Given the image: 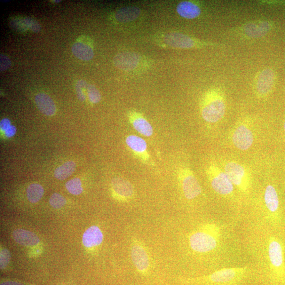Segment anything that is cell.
I'll return each mask as SVG.
<instances>
[{
	"label": "cell",
	"instance_id": "5bb4252c",
	"mask_svg": "<svg viewBox=\"0 0 285 285\" xmlns=\"http://www.w3.org/2000/svg\"><path fill=\"white\" fill-rule=\"evenodd\" d=\"M129 120L133 128L138 133L146 137H151L153 129L146 119L141 114L133 112L129 115Z\"/></svg>",
	"mask_w": 285,
	"mask_h": 285
},
{
	"label": "cell",
	"instance_id": "8fae6325",
	"mask_svg": "<svg viewBox=\"0 0 285 285\" xmlns=\"http://www.w3.org/2000/svg\"><path fill=\"white\" fill-rule=\"evenodd\" d=\"M233 142L237 148L241 150H246L253 143L252 132L246 126L240 125L233 133Z\"/></svg>",
	"mask_w": 285,
	"mask_h": 285
},
{
	"label": "cell",
	"instance_id": "7c38bea8",
	"mask_svg": "<svg viewBox=\"0 0 285 285\" xmlns=\"http://www.w3.org/2000/svg\"><path fill=\"white\" fill-rule=\"evenodd\" d=\"M126 143L133 153L142 161L146 162L149 160L147 143L143 139L131 135L127 137Z\"/></svg>",
	"mask_w": 285,
	"mask_h": 285
},
{
	"label": "cell",
	"instance_id": "277c9868",
	"mask_svg": "<svg viewBox=\"0 0 285 285\" xmlns=\"http://www.w3.org/2000/svg\"><path fill=\"white\" fill-rule=\"evenodd\" d=\"M225 110V102L222 98L209 95L203 102L201 114L206 122L216 123L224 117Z\"/></svg>",
	"mask_w": 285,
	"mask_h": 285
},
{
	"label": "cell",
	"instance_id": "d590c367",
	"mask_svg": "<svg viewBox=\"0 0 285 285\" xmlns=\"http://www.w3.org/2000/svg\"><path fill=\"white\" fill-rule=\"evenodd\" d=\"M284 129H285V123L284 124Z\"/></svg>",
	"mask_w": 285,
	"mask_h": 285
},
{
	"label": "cell",
	"instance_id": "1f68e13d",
	"mask_svg": "<svg viewBox=\"0 0 285 285\" xmlns=\"http://www.w3.org/2000/svg\"><path fill=\"white\" fill-rule=\"evenodd\" d=\"M11 126V123L9 119L4 118L0 122V128L3 131H5Z\"/></svg>",
	"mask_w": 285,
	"mask_h": 285
},
{
	"label": "cell",
	"instance_id": "4fadbf2b",
	"mask_svg": "<svg viewBox=\"0 0 285 285\" xmlns=\"http://www.w3.org/2000/svg\"><path fill=\"white\" fill-rule=\"evenodd\" d=\"M112 187L116 194L124 201L131 200L134 196L133 186L130 182L123 178L113 179L112 181Z\"/></svg>",
	"mask_w": 285,
	"mask_h": 285
},
{
	"label": "cell",
	"instance_id": "2e32d148",
	"mask_svg": "<svg viewBox=\"0 0 285 285\" xmlns=\"http://www.w3.org/2000/svg\"><path fill=\"white\" fill-rule=\"evenodd\" d=\"M12 237L16 242L23 246H34L40 242L38 237L35 234L26 230H15L13 233Z\"/></svg>",
	"mask_w": 285,
	"mask_h": 285
},
{
	"label": "cell",
	"instance_id": "5b68a950",
	"mask_svg": "<svg viewBox=\"0 0 285 285\" xmlns=\"http://www.w3.org/2000/svg\"><path fill=\"white\" fill-rule=\"evenodd\" d=\"M179 179L182 191L187 199H194L201 193L202 189L199 182L191 170L187 168L181 169L179 173Z\"/></svg>",
	"mask_w": 285,
	"mask_h": 285
},
{
	"label": "cell",
	"instance_id": "ffe728a7",
	"mask_svg": "<svg viewBox=\"0 0 285 285\" xmlns=\"http://www.w3.org/2000/svg\"><path fill=\"white\" fill-rule=\"evenodd\" d=\"M141 13V10L137 7H124L116 12L115 17L119 22H129L138 18Z\"/></svg>",
	"mask_w": 285,
	"mask_h": 285
},
{
	"label": "cell",
	"instance_id": "30bf717a",
	"mask_svg": "<svg viewBox=\"0 0 285 285\" xmlns=\"http://www.w3.org/2000/svg\"><path fill=\"white\" fill-rule=\"evenodd\" d=\"M141 60V57L139 54L131 52L118 53L113 59L115 66L125 71L136 69L140 65Z\"/></svg>",
	"mask_w": 285,
	"mask_h": 285
},
{
	"label": "cell",
	"instance_id": "e0dca14e",
	"mask_svg": "<svg viewBox=\"0 0 285 285\" xmlns=\"http://www.w3.org/2000/svg\"><path fill=\"white\" fill-rule=\"evenodd\" d=\"M36 105L41 112L47 116H52L56 112V107L48 95L40 93L35 97Z\"/></svg>",
	"mask_w": 285,
	"mask_h": 285
},
{
	"label": "cell",
	"instance_id": "e575fe53",
	"mask_svg": "<svg viewBox=\"0 0 285 285\" xmlns=\"http://www.w3.org/2000/svg\"><path fill=\"white\" fill-rule=\"evenodd\" d=\"M53 2H60V1H53Z\"/></svg>",
	"mask_w": 285,
	"mask_h": 285
},
{
	"label": "cell",
	"instance_id": "ba28073f",
	"mask_svg": "<svg viewBox=\"0 0 285 285\" xmlns=\"http://www.w3.org/2000/svg\"><path fill=\"white\" fill-rule=\"evenodd\" d=\"M264 200L266 208L271 219L279 222L280 218V200L276 189L272 185H268L265 191Z\"/></svg>",
	"mask_w": 285,
	"mask_h": 285
},
{
	"label": "cell",
	"instance_id": "7402d4cb",
	"mask_svg": "<svg viewBox=\"0 0 285 285\" xmlns=\"http://www.w3.org/2000/svg\"><path fill=\"white\" fill-rule=\"evenodd\" d=\"M76 165L73 161H68L59 166L54 171V177L59 180H64L69 177L76 170Z\"/></svg>",
	"mask_w": 285,
	"mask_h": 285
},
{
	"label": "cell",
	"instance_id": "d4e9b609",
	"mask_svg": "<svg viewBox=\"0 0 285 285\" xmlns=\"http://www.w3.org/2000/svg\"><path fill=\"white\" fill-rule=\"evenodd\" d=\"M49 203L53 208L60 209L66 204V200L60 194L54 193L50 197Z\"/></svg>",
	"mask_w": 285,
	"mask_h": 285
},
{
	"label": "cell",
	"instance_id": "9c48e42d",
	"mask_svg": "<svg viewBox=\"0 0 285 285\" xmlns=\"http://www.w3.org/2000/svg\"><path fill=\"white\" fill-rule=\"evenodd\" d=\"M131 258L137 270L142 274H146L149 267V259L145 249L142 245L137 243L132 245Z\"/></svg>",
	"mask_w": 285,
	"mask_h": 285
},
{
	"label": "cell",
	"instance_id": "f1b7e54d",
	"mask_svg": "<svg viewBox=\"0 0 285 285\" xmlns=\"http://www.w3.org/2000/svg\"><path fill=\"white\" fill-rule=\"evenodd\" d=\"M24 20L28 29L34 33H38L41 30V26L37 20L30 17L24 18Z\"/></svg>",
	"mask_w": 285,
	"mask_h": 285
},
{
	"label": "cell",
	"instance_id": "3957f363",
	"mask_svg": "<svg viewBox=\"0 0 285 285\" xmlns=\"http://www.w3.org/2000/svg\"><path fill=\"white\" fill-rule=\"evenodd\" d=\"M267 255L271 268L277 273L283 274L285 270L284 250L282 242L277 238H269Z\"/></svg>",
	"mask_w": 285,
	"mask_h": 285
},
{
	"label": "cell",
	"instance_id": "7a4b0ae2",
	"mask_svg": "<svg viewBox=\"0 0 285 285\" xmlns=\"http://www.w3.org/2000/svg\"><path fill=\"white\" fill-rule=\"evenodd\" d=\"M208 175L212 188L219 195L227 196L234 192V186L225 172L215 165L210 166Z\"/></svg>",
	"mask_w": 285,
	"mask_h": 285
},
{
	"label": "cell",
	"instance_id": "484cf974",
	"mask_svg": "<svg viewBox=\"0 0 285 285\" xmlns=\"http://www.w3.org/2000/svg\"><path fill=\"white\" fill-rule=\"evenodd\" d=\"M87 92L90 100L94 104H96V103L100 101L101 95L96 87L93 85L89 84L88 87H87Z\"/></svg>",
	"mask_w": 285,
	"mask_h": 285
},
{
	"label": "cell",
	"instance_id": "83f0119b",
	"mask_svg": "<svg viewBox=\"0 0 285 285\" xmlns=\"http://www.w3.org/2000/svg\"><path fill=\"white\" fill-rule=\"evenodd\" d=\"M11 254L9 250L2 249L0 253V266L1 269H4L10 263Z\"/></svg>",
	"mask_w": 285,
	"mask_h": 285
},
{
	"label": "cell",
	"instance_id": "44dd1931",
	"mask_svg": "<svg viewBox=\"0 0 285 285\" xmlns=\"http://www.w3.org/2000/svg\"><path fill=\"white\" fill-rule=\"evenodd\" d=\"M72 52L77 58L84 61H89L94 56V51L91 46L81 42L73 45Z\"/></svg>",
	"mask_w": 285,
	"mask_h": 285
},
{
	"label": "cell",
	"instance_id": "d6986e66",
	"mask_svg": "<svg viewBox=\"0 0 285 285\" xmlns=\"http://www.w3.org/2000/svg\"><path fill=\"white\" fill-rule=\"evenodd\" d=\"M177 11L182 17L188 19H194L199 17L201 13L199 6L189 1L180 2L177 6Z\"/></svg>",
	"mask_w": 285,
	"mask_h": 285
},
{
	"label": "cell",
	"instance_id": "52a82bcc",
	"mask_svg": "<svg viewBox=\"0 0 285 285\" xmlns=\"http://www.w3.org/2000/svg\"><path fill=\"white\" fill-rule=\"evenodd\" d=\"M247 267L221 269L209 275L208 279L212 283L224 284L238 280L247 272Z\"/></svg>",
	"mask_w": 285,
	"mask_h": 285
},
{
	"label": "cell",
	"instance_id": "603a6c76",
	"mask_svg": "<svg viewBox=\"0 0 285 285\" xmlns=\"http://www.w3.org/2000/svg\"><path fill=\"white\" fill-rule=\"evenodd\" d=\"M27 193L29 201L35 203L41 200L44 194V189L41 185L31 184L27 189Z\"/></svg>",
	"mask_w": 285,
	"mask_h": 285
},
{
	"label": "cell",
	"instance_id": "6da1fadb",
	"mask_svg": "<svg viewBox=\"0 0 285 285\" xmlns=\"http://www.w3.org/2000/svg\"><path fill=\"white\" fill-rule=\"evenodd\" d=\"M221 238L219 226L215 224H205L190 236V247L196 252L209 253L219 247Z\"/></svg>",
	"mask_w": 285,
	"mask_h": 285
},
{
	"label": "cell",
	"instance_id": "d6a6232c",
	"mask_svg": "<svg viewBox=\"0 0 285 285\" xmlns=\"http://www.w3.org/2000/svg\"><path fill=\"white\" fill-rule=\"evenodd\" d=\"M16 132H17V130H16L15 127L11 125L9 128L5 131V136L7 138L12 137L15 134Z\"/></svg>",
	"mask_w": 285,
	"mask_h": 285
},
{
	"label": "cell",
	"instance_id": "cb8c5ba5",
	"mask_svg": "<svg viewBox=\"0 0 285 285\" xmlns=\"http://www.w3.org/2000/svg\"><path fill=\"white\" fill-rule=\"evenodd\" d=\"M68 191L73 195L81 194L83 191L82 182L79 178H75L68 181L66 184Z\"/></svg>",
	"mask_w": 285,
	"mask_h": 285
},
{
	"label": "cell",
	"instance_id": "9a60e30c",
	"mask_svg": "<svg viewBox=\"0 0 285 285\" xmlns=\"http://www.w3.org/2000/svg\"><path fill=\"white\" fill-rule=\"evenodd\" d=\"M165 43L169 46L178 48H190L194 45L193 40L183 34L172 33L164 37Z\"/></svg>",
	"mask_w": 285,
	"mask_h": 285
},
{
	"label": "cell",
	"instance_id": "836d02e7",
	"mask_svg": "<svg viewBox=\"0 0 285 285\" xmlns=\"http://www.w3.org/2000/svg\"><path fill=\"white\" fill-rule=\"evenodd\" d=\"M0 285H24L21 283L13 282V281H7L1 283Z\"/></svg>",
	"mask_w": 285,
	"mask_h": 285
},
{
	"label": "cell",
	"instance_id": "4316f807",
	"mask_svg": "<svg viewBox=\"0 0 285 285\" xmlns=\"http://www.w3.org/2000/svg\"><path fill=\"white\" fill-rule=\"evenodd\" d=\"M88 86L89 84L84 80L79 81L76 85L77 97L81 101H84L86 100L85 91L87 90Z\"/></svg>",
	"mask_w": 285,
	"mask_h": 285
},
{
	"label": "cell",
	"instance_id": "f546056e",
	"mask_svg": "<svg viewBox=\"0 0 285 285\" xmlns=\"http://www.w3.org/2000/svg\"><path fill=\"white\" fill-rule=\"evenodd\" d=\"M11 25L15 30L25 31L28 29L26 25L24 18H15L11 21Z\"/></svg>",
	"mask_w": 285,
	"mask_h": 285
},
{
	"label": "cell",
	"instance_id": "8992f818",
	"mask_svg": "<svg viewBox=\"0 0 285 285\" xmlns=\"http://www.w3.org/2000/svg\"><path fill=\"white\" fill-rule=\"evenodd\" d=\"M225 172L234 186L242 192L248 191L249 188V178L243 166L235 162H229L225 165Z\"/></svg>",
	"mask_w": 285,
	"mask_h": 285
},
{
	"label": "cell",
	"instance_id": "ac0fdd59",
	"mask_svg": "<svg viewBox=\"0 0 285 285\" xmlns=\"http://www.w3.org/2000/svg\"><path fill=\"white\" fill-rule=\"evenodd\" d=\"M103 240V235L97 226L89 228L83 236V243L86 247L91 248L100 244Z\"/></svg>",
	"mask_w": 285,
	"mask_h": 285
},
{
	"label": "cell",
	"instance_id": "4dcf8cb0",
	"mask_svg": "<svg viewBox=\"0 0 285 285\" xmlns=\"http://www.w3.org/2000/svg\"><path fill=\"white\" fill-rule=\"evenodd\" d=\"M11 66V61L6 55L1 54L0 55V69L4 71L10 68Z\"/></svg>",
	"mask_w": 285,
	"mask_h": 285
}]
</instances>
